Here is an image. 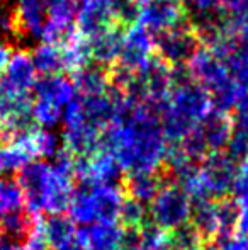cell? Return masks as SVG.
<instances>
[{"label": "cell", "mask_w": 248, "mask_h": 250, "mask_svg": "<svg viewBox=\"0 0 248 250\" xmlns=\"http://www.w3.org/2000/svg\"><path fill=\"white\" fill-rule=\"evenodd\" d=\"M116 94L117 116L102 133L100 150L109 151L128 175L158 174L170 146L160 114L145 102H136L117 90Z\"/></svg>", "instance_id": "obj_1"}, {"label": "cell", "mask_w": 248, "mask_h": 250, "mask_svg": "<svg viewBox=\"0 0 248 250\" xmlns=\"http://www.w3.org/2000/svg\"><path fill=\"white\" fill-rule=\"evenodd\" d=\"M51 160H34L17 172L24 209L31 216L65 213L75 192V157L61 148Z\"/></svg>", "instance_id": "obj_2"}, {"label": "cell", "mask_w": 248, "mask_h": 250, "mask_svg": "<svg viewBox=\"0 0 248 250\" xmlns=\"http://www.w3.org/2000/svg\"><path fill=\"white\" fill-rule=\"evenodd\" d=\"M214 112V104L209 90L191 79L182 75L172 87L162 111L163 135L169 143H179L194 128L201 126Z\"/></svg>", "instance_id": "obj_3"}, {"label": "cell", "mask_w": 248, "mask_h": 250, "mask_svg": "<svg viewBox=\"0 0 248 250\" xmlns=\"http://www.w3.org/2000/svg\"><path fill=\"white\" fill-rule=\"evenodd\" d=\"M192 201L177 182H163L150 203L148 216L155 227L175 231L191 221Z\"/></svg>", "instance_id": "obj_4"}, {"label": "cell", "mask_w": 248, "mask_h": 250, "mask_svg": "<svg viewBox=\"0 0 248 250\" xmlns=\"http://www.w3.org/2000/svg\"><path fill=\"white\" fill-rule=\"evenodd\" d=\"M155 58V36L139 24L133 22L121 33V44L114 68L126 73L141 72Z\"/></svg>", "instance_id": "obj_5"}, {"label": "cell", "mask_w": 248, "mask_h": 250, "mask_svg": "<svg viewBox=\"0 0 248 250\" xmlns=\"http://www.w3.org/2000/svg\"><path fill=\"white\" fill-rule=\"evenodd\" d=\"M186 72L194 82L209 90L211 96L221 92L233 82L226 63L206 46H199L195 50L186 63Z\"/></svg>", "instance_id": "obj_6"}, {"label": "cell", "mask_w": 248, "mask_h": 250, "mask_svg": "<svg viewBox=\"0 0 248 250\" xmlns=\"http://www.w3.org/2000/svg\"><path fill=\"white\" fill-rule=\"evenodd\" d=\"M236 174V164L225 151L209 153L199 164V175L209 199H225L231 192Z\"/></svg>", "instance_id": "obj_7"}, {"label": "cell", "mask_w": 248, "mask_h": 250, "mask_svg": "<svg viewBox=\"0 0 248 250\" xmlns=\"http://www.w3.org/2000/svg\"><path fill=\"white\" fill-rule=\"evenodd\" d=\"M199 46L201 41L187 22L155 36V51H158L160 60L172 66H186Z\"/></svg>", "instance_id": "obj_8"}, {"label": "cell", "mask_w": 248, "mask_h": 250, "mask_svg": "<svg viewBox=\"0 0 248 250\" xmlns=\"http://www.w3.org/2000/svg\"><path fill=\"white\" fill-rule=\"evenodd\" d=\"M186 7L180 0H146L138 5L136 24L156 36L186 22Z\"/></svg>", "instance_id": "obj_9"}, {"label": "cell", "mask_w": 248, "mask_h": 250, "mask_svg": "<svg viewBox=\"0 0 248 250\" xmlns=\"http://www.w3.org/2000/svg\"><path fill=\"white\" fill-rule=\"evenodd\" d=\"M73 175L80 184H119L123 170L109 151L97 150L87 157H75Z\"/></svg>", "instance_id": "obj_10"}, {"label": "cell", "mask_w": 248, "mask_h": 250, "mask_svg": "<svg viewBox=\"0 0 248 250\" xmlns=\"http://www.w3.org/2000/svg\"><path fill=\"white\" fill-rule=\"evenodd\" d=\"M113 0H80L76 9L75 24L76 33L85 40L117 26L113 12Z\"/></svg>", "instance_id": "obj_11"}, {"label": "cell", "mask_w": 248, "mask_h": 250, "mask_svg": "<svg viewBox=\"0 0 248 250\" xmlns=\"http://www.w3.org/2000/svg\"><path fill=\"white\" fill-rule=\"evenodd\" d=\"M2 82L14 92L31 96L39 80L36 66H34L33 56L26 50H16L10 56L3 75L0 77Z\"/></svg>", "instance_id": "obj_12"}, {"label": "cell", "mask_w": 248, "mask_h": 250, "mask_svg": "<svg viewBox=\"0 0 248 250\" xmlns=\"http://www.w3.org/2000/svg\"><path fill=\"white\" fill-rule=\"evenodd\" d=\"M78 238L87 250H121L124 227L117 220L95 221L78 230Z\"/></svg>", "instance_id": "obj_13"}, {"label": "cell", "mask_w": 248, "mask_h": 250, "mask_svg": "<svg viewBox=\"0 0 248 250\" xmlns=\"http://www.w3.org/2000/svg\"><path fill=\"white\" fill-rule=\"evenodd\" d=\"M9 5L16 16L17 36L39 40L46 21L43 0H9Z\"/></svg>", "instance_id": "obj_14"}, {"label": "cell", "mask_w": 248, "mask_h": 250, "mask_svg": "<svg viewBox=\"0 0 248 250\" xmlns=\"http://www.w3.org/2000/svg\"><path fill=\"white\" fill-rule=\"evenodd\" d=\"M202 242L218 240L221 237V223H219V208L216 199H202L192 203L191 221Z\"/></svg>", "instance_id": "obj_15"}, {"label": "cell", "mask_w": 248, "mask_h": 250, "mask_svg": "<svg viewBox=\"0 0 248 250\" xmlns=\"http://www.w3.org/2000/svg\"><path fill=\"white\" fill-rule=\"evenodd\" d=\"M38 99H44L48 102H53L55 105L65 109L72 101L76 99L75 85L65 75H48L38 80L36 87L33 90Z\"/></svg>", "instance_id": "obj_16"}, {"label": "cell", "mask_w": 248, "mask_h": 250, "mask_svg": "<svg viewBox=\"0 0 248 250\" xmlns=\"http://www.w3.org/2000/svg\"><path fill=\"white\" fill-rule=\"evenodd\" d=\"M73 85H75L76 96L90 97L106 94L111 90V73L106 70V66L100 65H85L78 72L73 73Z\"/></svg>", "instance_id": "obj_17"}, {"label": "cell", "mask_w": 248, "mask_h": 250, "mask_svg": "<svg viewBox=\"0 0 248 250\" xmlns=\"http://www.w3.org/2000/svg\"><path fill=\"white\" fill-rule=\"evenodd\" d=\"M201 131L209 148V153H216V151H225L233 131H235V125H233L229 114L214 111L201 125Z\"/></svg>", "instance_id": "obj_18"}, {"label": "cell", "mask_w": 248, "mask_h": 250, "mask_svg": "<svg viewBox=\"0 0 248 250\" xmlns=\"http://www.w3.org/2000/svg\"><path fill=\"white\" fill-rule=\"evenodd\" d=\"M41 230L50 249L57 250L73 244L78 237L76 225L68 218V214H50L46 220H41Z\"/></svg>", "instance_id": "obj_19"}, {"label": "cell", "mask_w": 248, "mask_h": 250, "mask_svg": "<svg viewBox=\"0 0 248 250\" xmlns=\"http://www.w3.org/2000/svg\"><path fill=\"white\" fill-rule=\"evenodd\" d=\"M95 199L99 221H114L119 218L121 208L126 201V191L119 184H89Z\"/></svg>", "instance_id": "obj_20"}, {"label": "cell", "mask_w": 248, "mask_h": 250, "mask_svg": "<svg viewBox=\"0 0 248 250\" xmlns=\"http://www.w3.org/2000/svg\"><path fill=\"white\" fill-rule=\"evenodd\" d=\"M26 142L27 148L34 160H48L53 158L61 150V138L53 129L29 128L20 133Z\"/></svg>", "instance_id": "obj_21"}, {"label": "cell", "mask_w": 248, "mask_h": 250, "mask_svg": "<svg viewBox=\"0 0 248 250\" xmlns=\"http://www.w3.org/2000/svg\"><path fill=\"white\" fill-rule=\"evenodd\" d=\"M121 33L123 31L119 29V26H114L94 36L92 40H87L90 46V56L97 65L109 66L116 63L121 44Z\"/></svg>", "instance_id": "obj_22"}, {"label": "cell", "mask_w": 248, "mask_h": 250, "mask_svg": "<svg viewBox=\"0 0 248 250\" xmlns=\"http://www.w3.org/2000/svg\"><path fill=\"white\" fill-rule=\"evenodd\" d=\"M78 3L80 0H43L44 12H46L44 22L65 33H73Z\"/></svg>", "instance_id": "obj_23"}, {"label": "cell", "mask_w": 248, "mask_h": 250, "mask_svg": "<svg viewBox=\"0 0 248 250\" xmlns=\"http://www.w3.org/2000/svg\"><path fill=\"white\" fill-rule=\"evenodd\" d=\"M38 73L43 77L58 75L65 72V60H63L61 44L39 43L31 53Z\"/></svg>", "instance_id": "obj_24"}, {"label": "cell", "mask_w": 248, "mask_h": 250, "mask_svg": "<svg viewBox=\"0 0 248 250\" xmlns=\"http://www.w3.org/2000/svg\"><path fill=\"white\" fill-rule=\"evenodd\" d=\"M61 51L63 60H65V72H78L80 68L89 65V62L92 60L89 41L83 36H80L76 31H73L72 36L65 43H61Z\"/></svg>", "instance_id": "obj_25"}, {"label": "cell", "mask_w": 248, "mask_h": 250, "mask_svg": "<svg viewBox=\"0 0 248 250\" xmlns=\"http://www.w3.org/2000/svg\"><path fill=\"white\" fill-rule=\"evenodd\" d=\"M163 181L158 174H131L126 179V189L129 198L139 201V203L148 206L160 191Z\"/></svg>", "instance_id": "obj_26"}, {"label": "cell", "mask_w": 248, "mask_h": 250, "mask_svg": "<svg viewBox=\"0 0 248 250\" xmlns=\"http://www.w3.org/2000/svg\"><path fill=\"white\" fill-rule=\"evenodd\" d=\"M24 211V192L17 179L0 177V218Z\"/></svg>", "instance_id": "obj_27"}, {"label": "cell", "mask_w": 248, "mask_h": 250, "mask_svg": "<svg viewBox=\"0 0 248 250\" xmlns=\"http://www.w3.org/2000/svg\"><path fill=\"white\" fill-rule=\"evenodd\" d=\"M33 221L34 216L27 214L26 211L7 214V216L0 218V233L9 238V240L16 242V244L17 242H22L29 235Z\"/></svg>", "instance_id": "obj_28"}, {"label": "cell", "mask_w": 248, "mask_h": 250, "mask_svg": "<svg viewBox=\"0 0 248 250\" xmlns=\"http://www.w3.org/2000/svg\"><path fill=\"white\" fill-rule=\"evenodd\" d=\"M63 109L55 105L53 102H48L44 99H38L31 102V121L36 125L38 128L44 129H53L61 123Z\"/></svg>", "instance_id": "obj_29"}, {"label": "cell", "mask_w": 248, "mask_h": 250, "mask_svg": "<svg viewBox=\"0 0 248 250\" xmlns=\"http://www.w3.org/2000/svg\"><path fill=\"white\" fill-rule=\"evenodd\" d=\"M138 250H172L170 231L162 230L155 225H145L139 228V247Z\"/></svg>", "instance_id": "obj_30"}, {"label": "cell", "mask_w": 248, "mask_h": 250, "mask_svg": "<svg viewBox=\"0 0 248 250\" xmlns=\"http://www.w3.org/2000/svg\"><path fill=\"white\" fill-rule=\"evenodd\" d=\"M148 206L139 201H134V199H126L123 208H121V213H119V221L124 228H143L145 225H148Z\"/></svg>", "instance_id": "obj_31"}, {"label": "cell", "mask_w": 248, "mask_h": 250, "mask_svg": "<svg viewBox=\"0 0 248 250\" xmlns=\"http://www.w3.org/2000/svg\"><path fill=\"white\" fill-rule=\"evenodd\" d=\"M175 145H179V148L182 150L191 160H194L195 164H201L209 155V148H208V145H206L204 136H202L201 126L194 128L189 135L184 136L179 143H175Z\"/></svg>", "instance_id": "obj_32"}, {"label": "cell", "mask_w": 248, "mask_h": 250, "mask_svg": "<svg viewBox=\"0 0 248 250\" xmlns=\"http://www.w3.org/2000/svg\"><path fill=\"white\" fill-rule=\"evenodd\" d=\"M225 150L233 162H245L248 157V131L235 128Z\"/></svg>", "instance_id": "obj_33"}, {"label": "cell", "mask_w": 248, "mask_h": 250, "mask_svg": "<svg viewBox=\"0 0 248 250\" xmlns=\"http://www.w3.org/2000/svg\"><path fill=\"white\" fill-rule=\"evenodd\" d=\"M9 250H48L46 240L43 237V230H41V216H34L29 235L22 242L12 245Z\"/></svg>", "instance_id": "obj_34"}, {"label": "cell", "mask_w": 248, "mask_h": 250, "mask_svg": "<svg viewBox=\"0 0 248 250\" xmlns=\"http://www.w3.org/2000/svg\"><path fill=\"white\" fill-rule=\"evenodd\" d=\"M218 208H219V223H221V237L235 233L236 203L228 198H225V199L218 201Z\"/></svg>", "instance_id": "obj_35"}, {"label": "cell", "mask_w": 248, "mask_h": 250, "mask_svg": "<svg viewBox=\"0 0 248 250\" xmlns=\"http://www.w3.org/2000/svg\"><path fill=\"white\" fill-rule=\"evenodd\" d=\"M172 237V250L173 249H191V247H201L202 240L197 235V231L192 228L191 223L180 227L179 230L170 231Z\"/></svg>", "instance_id": "obj_36"}, {"label": "cell", "mask_w": 248, "mask_h": 250, "mask_svg": "<svg viewBox=\"0 0 248 250\" xmlns=\"http://www.w3.org/2000/svg\"><path fill=\"white\" fill-rule=\"evenodd\" d=\"M180 2L192 14V17L216 12L219 9V0H180Z\"/></svg>", "instance_id": "obj_37"}, {"label": "cell", "mask_w": 248, "mask_h": 250, "mask_svg": "<svg viewBox=\"0 0 248 250\" xmlns=\"http://www.w3.org/2000/svg\"><path fill=\"white\" fill-rule=\"evenodd\" d=\"M0 33L7 36H17L16 16L9 3H0Z\"/></svg>", "instance_id": "obj_38"}, {"label": "cell", "mask_w": 248, "mask_h": 250, "mask_svg": "<svg viewBox=\"0 0 248 250\" xmlns=\"http://www.w3.org/2000/svg\"><path fill=\"white\" fill-rule=\"evenodd\" d=\"M233 125H235V128L238 129H245L248 131V87L247 90L243 92L242 99L238 101V104L235 105V109H233Z\"/></svg>", "instance_id": "obj_39"}, {"label": "cell", "mask_w": 248, "mask_h": 250, "mask_svg": "<svg viewBox=\"0 0 248 250\" xmlns=\"http://www.w3.org/2000/svg\"><path fill=\"white\" fill-rule=\"evenodd\" d=\"M218 250H248V237L242 235H226V237L218 238Z\"/></svg>", "instance_id": "obj_40"}, {"label": "cell", "mask_w": 248, "mask_h": 250, "mask_svg": "<svg viewBox=\"0 0 248 250\" xmlns=\"http://www.w3.org/2000/svg\"><path fill=\"white\" fill-rule=\"evenodd\" d=\"M236 203V223H235V233L248 237V199L245 201H235Z\"/></svg>", "instance_id": "obj_41"}, {"label": "cell", "mask_w": 248, "mask_h": 250, "mask_svg": "<svg viewBox=\"0 0 248 250\" xmlns=\"http://www.w3.org/2000/svg\"><path fill=\"white\" fill-rule=\"evenodd\" d=\"M247 0H219V7H221L223 14L226 17H233L245 7Z\"/></svg>", "instance_id": "obj_42"}, {"label": "cell", "mask_w": 248, "mask_h": 250, "mask_svg": "<svg viewBox=\"0 0 248 250\" xmlns=\"http://www.w3.org/2000/svg\"><path fill=\"white\" fill-rule=\"evenodd\" d=\"M12 53H14L12 46H10L7 41H0V77L3 75V72H5L7 63H9Z\"/></svg>", "instance_id": "obj_43"}, {"label": "cell", "mask_w": 248, "mask_h": 250, "mask_svg": "<svg viewBox=\"0 0 248 250\" xmlns=\"http://www.w3.org/2000/svg\"><path fill=\"white\" fill-rule=\"evenodd\" d=\"M57 250H87L85 247H83V244L82 242L76 238L73 244H70V245H66V247H61V249H57Z\"/></svg>", "instance_id": "obj_44"}, {"label": "cell", "mask_w": 248, "mask_h": 250, "mask_svg": "<svg viewBox=\"0 0 248 250\" xmlns=\"http://www.w3.org/2000/svg\"><path fill=\"white\" fill-rule=\"evenodd\" d=\"M202 250H218V247H216V245H211V244H209L208 247H204Z\"/></svg>", "instance_id": "obj_45"}, {"label": "cell", "mask_w": 248, "mask_h": 250, "mask_svg": "<svg viewBox=\"0 0 248 250\" xmlns=\"http://www.w3.org/2000/svg\"><path fill=\"white\" fill-rule=\"evenodd\" d=\"M173 250H202V247H191V249H173Z\"/></svg>", "instance_id": "obj_46"}, {"label": "cell", "mask_w": 248, "mask_h": 250, "mask_svg": "<svg viewBox=\"0 0 248 250\" xmlns=\"http://www.w3.org/2000/svg\"><path fill=\"white\" fill-rule=\"evenodd\" d=\"M143 2H146V0H136V3H138V5H139V3H143Z\"/></svg>", "instance_id": "obj_47"}]
</instances>
